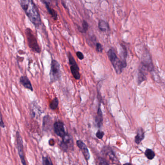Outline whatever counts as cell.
Returning <instances> with one entry per match:
<instances>
[{
  "label": "cell",
  "mask_w": 165,
  "mask_h": 165,
  "mask_svg": "<svg viewBox=\"0 0 165 165\" xmlns=\"http://www.w3.org/2000/svg\"><path fill=\"white\" fill-rule=\"evenodd\" d=\"M144 132L142 128H139L138 129L137 133L136 136H135V141L137 144H139L141 141L144 139Z\"/></svg>",
  "instance_id": "obj_12"
},
{
  "label": "cell",
  "mask_w": 165,
  "mask_h": 165,
  "mask_svg": "<svg viewBox=\"0 0 165 165\" xmlns=\"http://www.w3.org/2000/svg\"><path fill=\"white\" fill-rule=\"evenodd\" d=\"M60 146L62 150L66 152L73 148V141L71 136L66 134L62 138V141L60 144Z\"/></svg>",
  "instance_id": "obj_8"
},
{
  "label": "cell",
  "mask_w": 165,
  "mask_h": 165,
  "mask_svg": "<svg viewBox=\"0 0 165 165\" xmlns=\"http://www.w3.org/2000/svg\"><path fill=\"white\" fill-rule=\"evenodd\" d=\"M76 144L78 147L82 151L84 156L86 160H88L90 158V154L89 151L88 150V148L86 145V144L81 140H78L76 142Z\"/></svg>",
  "instance_id": "obj_10"
},
{
  "label": "cell",
  "mask_w": 165,
  "mask_h": 165,
  "mask_svg": "<svg viewBox=\"0 0 165 165\" xmlns=\"http://www.w3.org/2000/svg\"><path fill=\"white\" fill-rule=\"evenodd\" d=\"M107 55L117 73L120 74L123 68H125L127 66L126 59H123L122 60L119 59L117 54L112 49H110L108 51Z\"/></svg>",
  "instance_id": "obj_2"
},
{
  "label": "cell",
  "mask_w": 165,
  "mask_h": 165,
  "mask_svg": "<svg viewBox=\"0 0 165 165\" xmlns=\"http://www.w3.org/2000/svg\"><path fill=\"white\" fill-rule=\"evenodd\" d=\"M98 165H108L109 164V163L102 158H98Z\"/></svg>",
  "instance_id": "obj_21"
},
{
  "label": "cell",
  "mask_w": 165,
  "mask_h": 165,
  "mask_svg": "<svg viewBox=\"0 0 165 165\" xmlns=\"http://www.w3.org/2000/svg\"><path fill=\"white\" fill-rule=\"evenodd\" d=\"M0 126L3 128L5 127V124L3 120V116H2V114L1 111H0Z\"/></svg>",
  "instance_id": "obj_24"
},
{
  "label": "cell",
  "mask_w": 165,
  "mask_h": 165,
  "mask_svg": "<svg viewBox=\"0 0 165 165\" xmlns=\"http://www.w3.org/2000/svg\"><path fill=\"white\" fill-rule=\"evenodd\" d=\"M16 141H17V146L18 150V155L20 156V159L21 160V163L23 165H26L23 151V141L21 136L20 135V132L18 131L16 133Z\"/></svg>",
  "instance_id": "obj_7"
},
{
  "label": "cell",
  "mask_w": 165,
  "mask_h": 165,
  "mask_svg": "<svg viewBox=\"0 0 165 165\" xmlns=\"http://www.w3.org/2000/svg\"><path fill=\"white\" fill-rule=\"evenodd\" d=\"M96 136L97 138L99 139H102V138H103V136H104V133H103V132H102V131L98 130V131L96 133Z\"/></svg>",
  "instance_id": "obj_23"
},
{
  "label": "cell",
  "mask_w": 165,
  "mask_h": 165,
  "mask_svg": "<svg viewBox=\"0 0 165 165\" xmlns=\"http://www.w3.org/2000/svg\"><path fill=\"white\" fill-rule=\"evenodd\" d=\"M96 123H97V126L98 127H100L102 124L103 121V117H102V112L100 107L98 108L97 115L96 117Z\"/></svg>",
  "instance_id": "obj_15"
},
{
  "label": "cell",
  "mask_w": 165,
  "mask_h": 165,
  "mask_svg": "<svg viewBox=\"0 0 165 165\" xmlns=\"http://www.w3.org/2000/svg\"><path fill=\"white\" fill-rule=\"evenodd\" d=\"M145 155L146 156V158L150 160H152L153 158H154L155 156V153L151 149H148L146 150Z\"/></svg>",
  "instance_id": "obj_17"
},
{
  "label": "cell",
  "mask_w": 165,
  "mask_h": 165,
  "mask_svg": "<svg viewBox=\"0 0 165 165\" xmlns=\"http://www.w3.org/2000/svg\"><path fill=\"white\" fill-rule=\"evenodd\" d=\"M42 164L44 165H52L53 163L49 158L46 156L42 157Z\"/></svg>",
  "instance_id": "obj_19"
},
{
  "label": "cell",
  "mask_w": 165,
  "mask_h": 165,
  "mask_svg": "<svg viewBox=\"0 0 165 165\" xmlns=\"http://www.w3.org/2000/svg\"><path fill=\"white\" fill-rule=\"evenodd\" d=\"M49 144L51 146L54 145L55 141L53 139H51L49 141Z\"/></svg>",
  "instance_id": "obj_26"
},
{
  "label": "cell",
  "mask_w": 165,
  "mask_h": 165,
  "mask_svg": "<svg viewBox=\"0 0 165 165\" xmlns=\"http://www.w3.org/2000/svg\"><path fill=\"white\" fill-rule=\"evenodd\" d=\"M21 6L32 24L38 27L41 24L39 10L33 0H20Z\"/></svg>",
  "instance_id": "obj_1"
},
{
  "label": "cell",
  "mask_w": 165,
  "mask_h": 165,
  "mask_svg": "<svg viewBox=\"0 0 165 165\" xmlns=\"http://www.w3.org/2000/svg\"><path fill=\"white\" fill-rule=\"evenodd\" d=\"M98 27L99 30L102 32H106L109 30V25L103 20H100L98 21Z\"/></svg>",
  "instance_id": "obj_14"
},
{
  "label": "cell",
  "mask_w": 165,
  "mask_h": 165,
  "mask_svg": "<svg viewBox=\"0 0 165 165\" xmlns=\"http://www.w3.org/2000/svg\"><path fill=\"white\" fill-rule=\"evenodd\" d=\"M76 55L80 60H82L84 58L83 54L80 52H76Z\"/></svg>",
  "instance_id": "obj_25"
},
{
  "label": "cell",
  "mask_w": 165,
  "mask_h": 165,
  "mask_svg": "<svg viewBox=\"0 0 165 165\" xmlns=\"http://www.w3.org/2000/svg\"><path fill=\"white\" fill-rule=\"evenodd\" d=\"M68 56L69 63L71 65V74L76 79L79 80V79H80L79 67L78 66L75 60L71 53L69 52Z\"/></svg>",
  "instance_id": "obj_6"
},
{
  "label": "cell",
  "mask_w": 165,
  "mask_h": 165,
  "mask_svg": "<svg viewBox=\"0 0 165 165\" xmlns=\"http://www.w3.org/2000/svg\"><path fill=\"white\" fill-rule=\"evenodd\" d=\"M61 76L60 65L59 63L55 60L52 61L50 70V77L52 82L56 81L59 79Z\"/></svg>",
  "instance_id": "obj_5"
},
{
  "label": "cell",
  "mask_w": 165,
  "mask_h": 165,
  "mask_svg": "<svg viewBox=\"0 0 165 165\" xmlns=\"http://www.w3.org/2000/svg\"><path fill=\"white\" fill-rule=\"evenodd\" d=\"M96 50L98 52H100V53H102V50H103V48H102V44L100 43H97L96 44Z\"/></svg>",
  "instance_id": "obj_22"
},
{
  "label": "cell",
  "mask_w": 165,
  "mask_h": 165,
  "mask_svg": "<svg viewBox=\"0 0 165 165\" xmlns=\"http://www.w3.org/2000/svg\"><path fill=\"white\" fill-rule=\"evenodd\" d=\"M140 66L148 72L152 71L154 69L151 54L149 50L145 48L142 54V59Z\"/></svg>",
  "instance_id": "obj_4"
},
{
  "label": "cell",
  "mask_w": 165,
  "mask_h": 165,
  "mask_svg": "<svg viewBox=\"0 0 165 165\" xmlns=\"http://www.w3.org/2000/svg\"><path fill=\"white\" fill-rule=\"evenodd\" d=\"M105 149H103V151H104L105 155L109 156V158L112 160L113 161H115L117 159V158L115 157V155L114 154V153L112 151V150L106 147H105Z\"/></svg>",
  "instance_id": "obj_16"
},
{
  "label": "cell",
  "mask_w": 165,
  "mask_h": 165,
  "mask_svg": "<svg viewBox=\"0 0 165 165\" xmlns=\"http://www.w3.org/2000/svg\"><path fill=\"white\" fill-rule=\"evenodd\" d=\"M59 105V100L58 99L56 98L52 101L51 103H50V108L52 110L56 109Z\"/></svg>",
  "instance_id": "obj_18"
},
{
  "label": "cell",
  "mask_w": 165,
  "mask_h": 165,
  "mask_svg": "<svg viewBox=\"0 0 165 165\" xmlns=\"http://www.w3.org/2000/svg\"><path fill=\"white\" fill-rule=\"evenodd\" d=\"M20 84L24 87L25 88L28 89L33 91V88L32 86V84L29 79L26 76H21L20 78Z\"/></svg>",
  "instance_id": "obj_11"
},
{
  "label": "cell",
  "mask_w": 165,
  "mask_h": 165,
  "mask_svg": "<svg viewBox=\"0 0 165 165\" xmlns=\"http://www.w3.org/2000/svg\"><path fill=\"white\" fill-rule=\"evenodd\" d=\"M25 33L28 44L30 49L36 53H40L41 52V49L38 44L36 38L32 30L30 28H27Z\"/></svg>",
  "instance_id": "obj_3"
},
{
  "label": "cell",
  "mask_w": 165,
  "mask_h": 165,
  "mask_svg": "<svg viewBox=\"0 0 165 165\" xmlns=\"http://www.w3.org/2000/svg\"><path fill=\"white\" fill-rule=\"evenodd\" d=\"M44 3L46 5V9L48 11V12L49 13V14L51 16V17L53 18L54 20H56L58 19V14L57 13L56 11L50 7L48 3L45 1V0H44Z\"/></svg>",
  "instance_id": "obj_13"
},
{
  "label": "cell",
  "mask_w": 165,
  "mask_h": 165,
  "mask_svg": "<svg viewBox=\"0 0 165 165\" xmlns=\"http://www.w3.org/2000/svg\"><path fill=\"white\" fill-rule=\"evenodd\" d=\"M88 29V24L87 21H86L85 20H84L82 23V30L80 31L83 33H86L87 32V31Z\"/></svg>",
  "instance_id": "obj_20"
},
{
  "label": "cell",
  "mask_w": 165,
  "mask_h": 165,
  "mask_svg": "<svg viewBox=\"0 0 165 165\" xmlns=\"http://www.w3.org/2000/svg\"><path fill=\"white\" fill-rule=\"evenodd\" d=\"M55 132L58 136L63 138L66 133L65 132L64 124L61 122H57L54 124Z\"/></svg>",
  "instance_id": "obj_9"
}]
</instances>
